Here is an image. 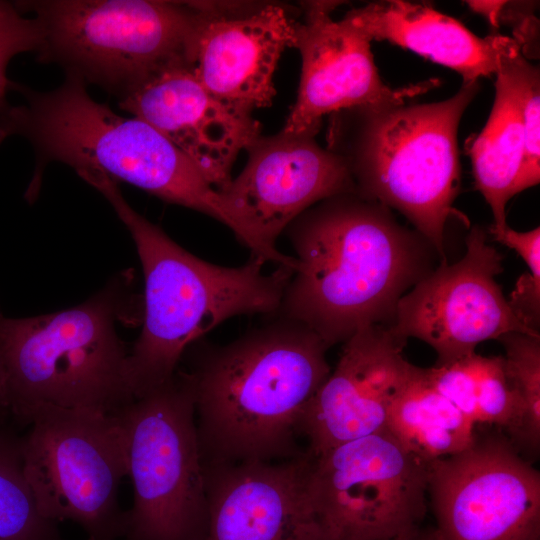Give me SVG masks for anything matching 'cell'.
<instances>
[{"label":"cell","instance_id":"28","mask_svg":"<svg viewBox=\"0 0 540 540\" xmlns=\"http://www.w3.org/2000/svg\"><path fill=\"white\" fill-rule=\"evenodd\" d=\"M390 540H433L432 528L424 529L420 526Z\"/></svg>","mask_w":540,"mask_h":540},{"label":"cell","instance_id":"21","mask_svg":"<svg viewBox=\"0 0 540 540\" xmlns=\"http://www.w3.org/2000/svg\"><path fill=\"white\" fill-rule=\"evenodd\" d=\"M386 429L426 464L470 447L476 425L431 383L425 368L412 364L392 401Z\"/></svg>","mask_w":540,"mask_h":540},{"label":"cell","instance_id":"16","mask_svg":"<svg viewBox=\"0 0 540 540\" xmlns=\"http://www.w3.org/2000/svg\"><path fill=\"white\" fill-rule=\"evenodd\" d=\"M315 136L283 129L271 136L260 135L246 149L248 160L240 174L218 191L271 246L294 219L316 203L356 193L343 160L320 146Z\"/></svg>","mask_w":540,"mask_h":540},{"label":"cell","instance_id":"10","mask_svg":"<svg viewBox=\"0 0 540 540\" xmlns=\"http://www.w3.org/2000/svg\"><path fill=\"white\" fill-rule=\"evenodd\" d=\"M311 490L334 540H390L421 526L428 464L384 428L313 456Z\"/></svg>","mask_w":540,"mask_h":540},{"label":"cell","instance_id":"3","mask_svg":"<svg viewBox=\"0 0 540 540\" xmlns=\"http://www.w3.org/2000/svg\"><path fill=\"white\" fill-rule=\"evenodd\" d=\"M111 204L135 243L144 274L142 331L129 351L126 379L134 398L168 381L190 344L223 321L242 314L277 312L293 269L251 255L239 267L204 261L136 212L118 183L86 176Z\"/></svg>","mask_w":540,"mask_h":540},{"label":"cell","instance_id":"13","mask_svg":"<svg viewBox=\"0 0 540 540\" xmlns=\"http://www.w3.org/2000/svg\"><path fill=\"white\" fill-rule=\"evenodd\" d=\"M313 455L204 463V540H334L311 490Z\"/></svg>","mask_w":540,"mask_h":540},{"label":"cell","instance_id":"29","mask_svg":"<svg viewBox=\"0 0 540 540\" xmlns=\"http://www.w3.org/2000/svg\"><path fill=\"white\" fill-rule=\"evenodd\" d=\"M13 424L11 414L6 402L2 377L0 374V428ZM14 425V424H13Z\"/></svg>","mask_w":540,"mask_h":540},{"label":"cell","instance_id":"19","mask_svg":"<svg viewBox=\"0 0 540 540\" xmlns=\"http://www.w3.org/2000/svg\"><path fill=\"white\" fill-rule=\"evenodd\" d=\"M343 19L370 41H388L456 71L464 84L495 75L513 42L500 34L481 38L427 4L402 0L371 2Z\"/></svg>","mask_w":540,"mask_h":540},{"label":"cell","instance_id":"24","mask_svg":"<svg viewBox=\"0 0 540 540\" xmlns=\"http://www.w3.org/2000/svg\"><path fill=\"white\" fill-rule=\"evenodd\" d=\"M508 373L522 402V419L513 446L530 461L540 449V335L511 332L498 339Z\"/></svg>","mask_w":540,"mask_h":540},{"label":"cell","instance_id":"17","mask_svg":"<svg viewBox=\"0 0 540 540\" xmlns=\"http://www.w3.org/2000/svg\"><path fill=\"white\" fill-rule=\"evenodd\" d=\"M406 342L388 325H372L344 343L305 411L301 434L310 454L386 428L388 409L412 366L403 356Z\"/></svg>","mask_w":540,"mask_h":540},{"label":"cell","instance_id":"7","mask_svg":"<svg viewBox=\"0 0 540 540\" xmlns=\"http://www.w3.org/2000/svg\"><path fill=\"white\" fill-rule=\"evenodd\" d=\"M43 30L38 52L66 74L122 96L171 64H194L202 13L195 1H16Z\"/></svg>","mask_w":540,"mask_h":540},{"label":"cell","instance_id":"26","mask_svg":"<svg viewBox=\"0 0 540 540\" xmlns=\"http://www.w3.org/2000/svg\"><path fill=\"white\" fill-rule=\"evenodd\" d=\"M43 30L35 17H26L15 2L0 0V114L9 106L6 93L12 81L6 70L10 60L23 52H39Z\"/></svg>","mask_w":540,"mask_h":540},{"label":"cell","instance_id":"4","mask_svg":"<svg viewBox=\"0 0 540 540\" xmlns=\"http://www.w3.org/2000/svg\"><path fill=\"white\" fill-rule=\"evenodd\" d=\"M10 89L25 102L0 114V143L20 135L34 147L37 165L28 198L37 195L44 167L59 161L80 177L106 175L209 215L234 234L241 231L239 217L184 152L141 119L120 116L95 101L79 77L66 74L50 92L14 82Z\"/></svg>","mask_w":540,"mask_h":540},{"label":"cell","instance_id":"15","mask_svg":"<svg viewBox=\"0 0 540 540\" xmlns=\"http://www.w3.org/2000/svg\"><path fill=\"white\" fill-rule=\"evenodd\" d=\"M119 106L184 152L217 191L232 180L241 151L262 135L252 111L213 95L186 62L150 74L119 97Z\"/></svg>","mask_w":540,"mask_h":540},{"label":"cell","instance_id":"12","mask_svg":"<svg viewBox=\"0 0 540 540\" xmlns=\"http://www.w3.org/2000/svg\"><path fill=\"white\" fill-rule=\"evenodd\" d=\"M466 251L417 282L398 301L392 332L417 338L437 353L436 364L450 363L475 352L478 344L511 332L539 335L514 313L495 277L502 255L488 243L486 231L474 225L465 238Z\"/></svg>","mask_w":540,"mask_h":540},{"label":"cell","instance_id":"9","mask_svg":"<svg viewBox=\"0 0 540 540\" xmlns=\"http://www.w3.org/2000/svg\"><path fill=\"white\" fill-rule=\"evenodd\" d=\"M29 426L21 436L23 469L40 513L73 521L94 540L124 537L118 489L127 463L118 417L42 405Z\"/></svg>","mask_w":540,"mask_h":540},{"label":"cell","instance_id":"30","mask_svg":"<svg viewBox=\"0 0 540 540\" xmlns=\"http://www.w3.org/2000/svg\"><path fill=\"white\" fill-rule=\"evenodd\" d=\"M88 540H94V539H92V538H88Z\"/></svg>","mask_w":540,"mask_h":540},{"label":"cell","instance_id":"27","mask_svg":"<svg viewBox=\"0 0 540 540\" xmlns=\"http://www.w3.org/2000/svg\"><path fill=\"white\" fill-rule=\"evenodd\" d=\"M468 5L475 12L487 17L493 26H498V18L505 1H468Z\"/></svg>","mask_w":540,"mask_h":540},{"label":"cell","instance_id":"18","mask_svg":"<svg viewBox=\"0 0 540 540\" xmlns=\"http://www.w3.org/2000/svg\"><path fill=\"white\" fill-rule=\"evenodd\" d=\"M203 18L193 69L218 98L250 110L271 105L273 76L283 51L294 47L297 21L284 5L264 3L249 14Z\"/></svg>","mask_w":540,"mask_h":540},{"label":"cell","instance_id":"22","mask_svg":"<svg viewBox=\"0 0 540 540\" xmlns=\"http://www.w3.org/2000/svg\"><path fill=\"white\" fill-rule=\"evenodd\" d=\"M425 370L434 387L476 426L494 425L514 440L523 408L503 356L473 352Z\"/></svg>","mask_w":540,"mask_h":540},{"label":"cell","instance_id":"1","mask_svg":"<svg viewBox=\"0 0 540 540\" xmlns=\"http://www.w3.org/2000/svg\"><path fill=\"white\" fill-rule=\"evenodd\" d=\"M285 231L297 268L277 312L310 328L329 348L365 327L389 326L401 297L439 260L390 208L356 193L316 203Z\"/></svg>","mask_w":540,"mask_h":540},{"label":"cell","instance_id":"23","mask_svg":"<svg viewBox=\"0 0 540 540\" xmlns=\"http://www.w3.org/2000/svg\"><path fill=\"white\" fill-rule=\"evenodd\" d=\"M0 540H64L57 522L37 507L24 474L21 436L13 424L0 428Z\"/></svg>","mask_w":540,"mask_h":540},{"label":"cell","instance_id":"14","mask_svg":"<svg viewBox=\"0 0 540 540\" xmlns=\"http://www.w3.org/2000/svg\"><path fill=\"white\" fill-rule=\"evenodd\" d=\"M341 2L307 1L301 7L294 47L301 55L297 99L284 131L319 132L324 116L355 106L405 101L433 88L438 80L392 88L375 65L371 41L350 23L335 21L331 12Z\"/></svg>","mask_w":540,"mask_h":540},{"label":"cell","instance_id":"5","mask_svg":"<svg viewBox=\"0 0 540 540\" xmlns=\"http://www.w3.org/2000/svg\"><path fill=\"white\" fill-rule=\"evenodd\" d=\"M462 83L452 97L433 103L390 101L329 115L326 148L346 165L356 194L399 211L447 263L444 232L455 217L460 185L457 131L478 93Z\"/></svg>","mask_w":540,"mask_h":540},{"label":"cell","instance_id":"20","mask_svg":"<svg viewBox=\"0 0 540 540\" xmlns=\"http://www.w3.org/2000/svg\"><path fill=\"white\" fill-rule=\"evenodd\" d=\"M520 47L514 39L500 56L495 82V99L487 123L471 142L476 188L491 208L490 229L507 226V202L520 191L524 155V127L520 93L509 56Z\"/></svg>","mask_w":540,"mask_h":540},{"label":"cell","instance_id":"6","mask_svg":"<svg viewBox=\"0 0 540 540\" xmlns=\"http://www.w3.org/2000/svg\"><path fill=\"white\" fill-rule=\"evenodd\" d=\"M131 281L118 275L85 302L55 313L0 312V374L18 429L42 405L115 415L135 400L126 379L129 351L116 330L129 317Z\"/></svg>","mask_w":540,"mask_h":540},{"label":"cell","instance_id":"25","mask_svg":"<svg viewBox=\"0 0 540 540\" xmlns=\"http://www.w3.org/2000/svg\"><path fill=\"white\" fill-rule=\"evenodd\" d=\"M521 99L524 127V155L520 191L540 180V73L523 55L520 47L509 56Z\"/></svg>","mask_w":540,"mask_h":540},{"label":"cell","instance_id":"11","mask_svg":"<svg viewBox=\"0 0 540 540\" xmlns=\"http://www.w3.org/2000/svg\"><path fill=\"white\" fill-rule=\"evenodd\" d=\"M433 540H540V473L500 431L428 464Z\"/></svg>","mask_w":540,"mask_h":540},{"label":"cell","instance_id":"2","mask_svg":"<svg viewBox=\"0 0 540 540\" xmlns=\"http://www.w3.org/2000/svg\"><path fill=\"white\" fill-rule=\"evenodd\" d=\"M329 347L307 326L279 317L194 356L189 374L202 462H276L299 446L306 408L331 370Z\"/></svg>","mask_w":540,"mask_h":540},{"label":"cell","instance_id":"8","mask_svg":"<svg viewBox=\"0 0 540 540\" xmlns=\"http://www.w3.org/2000/svg\"><path fill=\"white\" fill-rule=\"evenodd\" d=\"M115 415L133 485L124 540H204L207 499L187 371L178 368Z\"/></svg>","mask_w":540,"mask_h":540}]
</instances>
